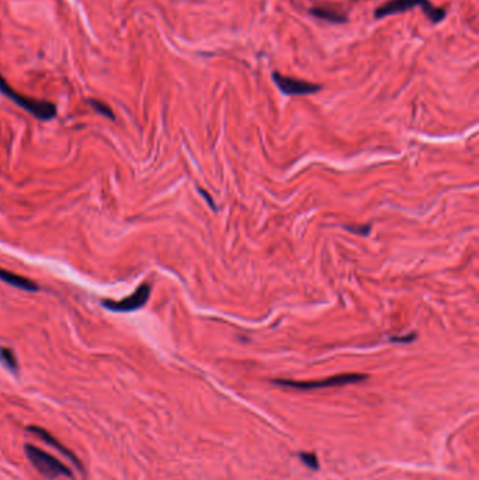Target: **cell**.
<instances>
[{
	"label": "cell",
	"mask_w": 479,
	"mask_h": 480,
	"mask_svg": "<svg viewBox=\"0 0 479 480\" xmlns=\"http://www.w3.org/2000/svg\"><path fill=\"white\" fill-rule=\"evenodd\" d=\"M0 93L5 95L13 103L20 106L21 108H24L30 114H33L38 119L48 121V119H52L56 115V107L54 103L32 99V97H27L24 95L17 93L13 87L9 86V83L5 80V77L2 75H0Z\"/></svg>",
	"instance_id": "6da1fadb"
},
{
	"label": "cell",
	"mask_w": 479,
	"mask_h": 480,
	"mask_svg": "<svg viewBox=\"0 0 479 480\" xmlns=\"http://www.w3.org/2000/svg\"><path fill=\"white\" fill-rule=\"evenodd\" d=\"M25 455L28 461L32 462V465L48 479H55L61 476L72 477V472L65 464L32 444L25 445Z\"/></svg>",
	"instance_id": "7a4b0ae2"
},
{
	"label": "cell",
	"mask_w": 479,
	"mask_h": 480,
	"mask_svg": "<svg viewBox=\"0 0 479 480\" xmlns=\"http://www.w3.org/2000/svg\"><path fill=\"white\" fill-rule=\"evenodd\" d=\"M369 379V375L364 374H340L335 376H329L319 381H291V379H273L272 382L279 386L299 389V391H315V389L335 387L350 383H358Z\"/></svg>",
	"instance_id": "3957f363"
},
{
	"label": "cell",
	"mask_w": 479,
	"mask_h": 480,
	"mask_svg": "<svg viewBox=\"0 0 479 480\" xmlns=\"http://www.w3.org/2000/svg\"><path fill=\"white\" fill-rule=\"evenodd\" d=\"M149 296H151V284L143 283L137 291H134L130 296L119 299V301H114V299H104L102 301V305L113 312H134L146 305L149 301Z\"/></svg>",
	"instance_id": "277c9868"
},
{
	"label": "cell",
	"mask_w": 479,
	"mask_h": 480,
	"mask_svg": "<svg viewBox=\"0 0 479 480\" xmlns=\"http://www.w3.org/2000/svg\"><path fill=\"white\" fill-rule=\"evenodd\" d=\"M273 79L277 84V87L281 92L287 96H305V95H314L322 88L319 84L305 82V80H298L294 77L283 76L277 72L273 73Z\"/></svg>",
	"instance_id": "5b68a950"
},
{
	"label": "cell",
	"mask_w": 479,
	"mask_h": 480,
	"mask_svg": "<svg viewBox=\"0 0 479 480\" xmlns=\"http://www.w3.org/2000/svg\"><path fill=\"white\" fill-rule=\"evenodd\" d=\"M422 2L423 0H391V2L379 6L375 10V17L382 19L386 16L404 13V12H408V10L416 8V6H421Z\"/></svg>",
	"instance_id": "8992f818"
},
{
	"label": "cell",
	"mask_w": 479,
	"mask_h": 480,
	"mask_svg": "<svg viewBox=\"0 0 479 480\" xmlns=\"http://www.w3.org/2000/svg\"><path fill=\"white\" fill-rule=\"evenodd\" d=\"M28 431H32V433H34V434H37L43 441H45L47 444H49V445H52L55 449H58V451L59 453H61L62 455H65L67 458H69V461L71 462H73L75 465H76V468L78 469H83L82 468V464L78 461V458H76V455L71 451V449H68L62 442H59L51 433H48L47 430H44V429H41V427H37V426H32V427H28Z\"/></svg>",
	"instance_id": "52a82bcc"
},
{
	"label": "cell",
	"mask_w": 479,
	"mask_h": 480,
	"mask_svg": "<svg viewBox=\"0 0 479 480\" xmlns=\"http://www.w3.org/2000/svg\"><path fill=\"white\" fill-rule=\"evenodd\" d=\"M0 280L5 281L6 284H9L12 287H16V288H20L24 291H30V292H36L40 289L37 283L28 280L25 277H21L16 273L8 272V269H5V268H0Z\"/></svg>",
	"instance_id": "ba28073f"
},
{
	"label": "cell",
	"mask_w": 479,
	"mask_h": 480,
	"mask_svg": "<svg viewBox=\"0 0 479 480\" xmlns=\"http://www.w3.org/2000/svg\"><path fill=\"white\" fill-rule=\"evenodd\" d=\"M311 13L318 17V19H322V20H326V21H331V23H344L347 20V17L338 12V10H334V9H326V8H314L311 9Z\"/></svg>",
	"instance_id": "9c48e42d"
},
{
	"label": "cell",
	"mask_w": 479,
	"mask_h": 480,
	"mask_svg": "<svg viewBox=\"0 0 479 480\" xmlns=\"http://www.w3.org/2000/svg\"><path fill=\"white\" fill-rule=\"evenodd\" d=\"M0 363H2L12 372H17V370H19L17 358L10 348H6V347L0 348Z\"/></svg>",
	"instance_id": "30bf717a"
},
{
	"label": "cell",
	"mask_w": 479,
	"mask_h": 480,
	"mask_svg": "<svg viewBox=\"0 0 479 480\" xmlns=\"http://www.w3.org/2000/svg\"><path fill=\"white\" fill-rule=\"evenodd\" d=\"M421 6H422L423 12L426 13V16H428L433 23H439L440 20H443V19L445 17V12H444L443 9L434 8L433 5H430V3L428 2V0H423Z\"/></svg>",
	"instance_id": "8fae6325"
},
{
	"label": "cell",
	"mask_w": 479,
	"mask_h": 480,
	"mask_svg": "<svg viewBox=\"0 0 479 480\" xmlns=\"http://www.w3.org/2000/svg\"><path fill=\"white\" fill-rule=\"evenodd\" d=\"M299 459H301V462L307 468H309L312 470H318L319 469V462H318V458H316V455L314 453H301V454H299Z\"/></svg>",
	"instance_id": "7c38bea8"
},
{
	"label": "cell",
	"mask_w": 479,
	"mask_h": 480,
	"mask_svg": "<svg viewBox=\"0 0 479 480\" xmlns=\"http://www.w3.org/2000/svg\"><path fill=\"white\" fill-rule=\"evenodd\" d=\"M91 106L99 112V114H102V115H104V117H107V118H110V119H114L115 117H114V112L111 111V108L107 106V104H104V103H102V101H99V100H91Z\"/></svg>",
	"instance_id": "4fadbf2b"
}]
</instances>
